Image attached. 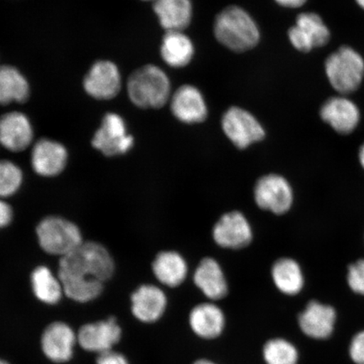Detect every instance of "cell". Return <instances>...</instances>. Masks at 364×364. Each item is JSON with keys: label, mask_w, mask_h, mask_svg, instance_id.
Returning <instances> with one entry per match:
<instances>
[{"label": "cell", "mask_w": 364, "mask_h": 364, "mask_svg": "<svg viewBox=\"0 0 364 364\" xmlns=\"http://www.w3.org/2000/svg\"><path fill=\"white\" fill-rule=\"evenodd\" d=\"M115 264L102 245L88 241L62 257L58 279L63 294L78 303H88L99 297L105 282L111 279Z\"/></svg>", "instance_id": "obj_1"}, {"label": "cell", "mask_w": 364, "mask_h": 364, "mask_svg": "<svg viewBox=\"0 0 364 364\" xmlns=\"http://www.w3.org/2000/svg\"><path fill=\"white\" fill-rule=\"evenodd\" d=\"M213 31L218 42L236 53L249 51L260 42L257 23L239 6L226 7L218 13Z\"/></svg>", "instance_id": "obj_2"}, {"label": "cell", "mask_w": 364, "mask_h": 364, "mask_svg": "<svg viewBox=\"0 0 364 364\" xmlns=\"http://www.w3.org/2000/svg\"><path fill=\"white\" fill-rule=\"evenodd\" d=\"M171 81L161 68L148 65L138 68L127 80V93L135 106L161 108L171 98Z\"/></svg>", "instance_id": "obj_3"}, {"label": "cell", "mask_w": 364, "mask_h": 364, "mask_svg": "<svg viewBox=\"0 0 364 364\" xmlns=\"http://www.w3.org/2000/svg\"><path fill=\"white\" fill-rule=\"evenodd\" d=\"M325 70L332 88L343 95L351 94L364 79V59L356 50L343 46L327 58Z\"/></svg>", "instance_id": "obj_4"}, {"label": "cell", "mask_w": 364, "mask_h": 364, "mask_svg": "<svg viewBox=\"0 0 364 364\" xmlns=\"http://www.w3.org/2000/svg\"><path fill=\"white\" fill-rule=\"evenodd\" d=\"M39 244L46 252L65 257L83 243L79 227L65 218L49 216L36 227Z\"/></svg>", "instance_id": "obj_5"}, {"label": "cell", "mask_w": 364, "mask_h": 364, "mask_svg": "<svg viewBox=\"0 0 364 364\" xmlns=\"http://www.w3.org/2000/svg\"><path fill=\"white\" fill-rule=\"evenodd\" d=\"M78 346L86 353L103 354L115 350L122 338V329L117 318L86 323L77 331Z\"/></svg>", "instance_id": "obj_6"}, {"label": "cell", "mask_w": 364, "mask_h": 364, "mask_svg": "<svg viewBox=\"0 0 364 364\" xmlns=\"http://www.w3.org/2000/svg\"><path fill=\"white\" fill-rule=\"evenodd\" d=\"M40 347L44 357L53 363L70 362L79 347L77 331L66 322L50 323L41 335Z\"/></svg>", "instance_id": "obj_7"}, {"label": "cell", "mask_w": 364, "mask_h": 364, "mask_svg": "<svg viewBox=\"0 0 364 364\" xmlns=\"http://www.w3.org/2000/svg\"><path fill=\"white\" fill-rule=\"evenodd\" d=\"M222 127L228 139L241 149L259 142L266 135L257 118L238 107L228 109L223 116Z\"/></svg>", "instance_id": "obj_8"}, {"label": "cell", "mask_w": 364, "mask_h": 364, "mask_svg": "<svg viewBox=\"0 0 364 364\" xmlns=\"http://www.w3.org/2000/svg\"><path fill=\"white\" fill-rule=\"evenodd\" d=\"M288 35L291 44L302 53H309L314 48H321L328 43L331 39L328 26L318 14L312 12L300 14Z\"/></svg>", "instance_id": "obj_9"}, {"label": "cell", "mask_w": 364, "mask_h": 364, "mask_svg": "<svg viewBox=\"0 0 364 364\" xmlns=\"http://www.w3.org/2000/svg\"><path fill=\"white\" fill-rule=\"evenodd\" d=\"M255 199L259 208L284 215L292 206L294 194L288 181L279 175H267L257 182Z\"/></svg>", "instance_id": "obj_10"}, {"label": "cell", "mask_w": 364, "mask_h": 364, "mask_svg": "<svg viewBox=\"0 0 364 364\" xmlns=\"http://www.w3.org/2000/svg\"><path fill=\"white\" fill-rule=\"evenodd\" d=\"M133 144V136L127 134L124 120L116 113H108L104 117L102 126L92 139L94 148L107 156L124 154Z\"/></svg>", "instance_id": "obj_11"}, {"label": "cell", "mask_w": 364, "mask_h": 364, "mask_svg": "<svg viewBox=\"0 0 364 364\" xmlns=\"http://www.w3.org/2000/svg\"><path fill=\"white\" fill-rule=\"evenodd\" d=\"M213 239L221 247L241 249L252 242L253 234L247 218L238 211L225 213L216 223Z\"/></svg>", "instance_id": "obj_12"}, {"label": "cell", "mask_w": 364, "mask_h": 364, "mask_svg": "<svg viewBox=\"0 0 364 364\" xmlns=\"http://www.w3.org/2000/svg\"><path fill=\"white\" fill-rule=\"evenodd\" d=\"M121 75L116 65L110 61H99L91 67L84 80L86 92L95 99L111 100L121 90Z\"/></svg>", "instance_id": "obj_13"}, {"label": "cell", "mask_w": 364, "mask_h": 364, "mask_svg": "<svg viewBox=\"0 0 364 364\" xmlns=\"http://www.w3.org/2000/svg\"><path fill=\"white\" fill-rule=\"evenodd\" d=\"M173 115L188 124H200L206 120L208 107L200 90L191 85L181 86L171 99Z\"/></svg>", "instance_id": "obj_14"}, {"label": "cell", "mask_w": 364, "mask_h": 364, "mask_svg": "<svg viewBox=\"0 0 364 364\" xmlns=\"http://www.w3.org/2000/svg\"><path fill=\"white\" fill-rule=\"evenodd\" d=\"M320 114L322 120L341 134H349L356 129L361 117L357 105L344 95L327 100Z\"/></svg>", "instance_id": "obj_15"}, {"label": "cell", "mask_w": 364, "mask_h": 364, "mask_svg": "<svg viewBox=\"0 0 364 364\" xmlns=\"http://www.w3.org/2000/svg\"><path fill=\"white\" fill-rule=\"evenodd\" d=\"M167 307L165 293L154 285H142L131 295V311L140 322L152 324L161 318Z\"/></svg>", "instance_id": "obj_16"}, {"label": "cell", "mask_w": 364, "mask_h": 364, "mask_svg": "<svg viewBox=\"0 0 364 364\" xmlns=\"http://www.w3.org/2000/svg\"><path fill=\"white\" fill-rule=\"evenodd\" d=\"M33 138V127L24 114L17 112L0 117V143L13 152L26 149Z\"/></svg>", "instance_id": "obj_17"}, {"label": "cell", "mask_w": 364, "mask_h": 364, "mask_svg": "<svg viewBox=\"0 0 364 364\" xmlns=\"http://www.w3.org/2000/svg\"><path fill=\"white\" fill-rule=\"evenodd\" d=\"M336 317L333 308L317 301H311L300 314L299 325L309 338L326 339L333 331Z\"/></svg>", "instance_id": "obj_18"}, {"label": "cell", "mask_w": 364, "mask_h": 364, "mask_svg": "<svg viewBox=\"0 0 364 364\" xmlns=\"http://www.w3.org/2000/svg\"><path fill=\"white\" fill-rule=\"evenodd\" d=\"M67 159L65 147L48 139L38 141L31 154L34 171L44 176H54L61 173L66 166Z\"/></svg>", "instance_id": "obj_19"}, {"label": "cell", "mask_w": 364, "mask_h": 364, "mask_svg": "<svg viewBox=\"0 0 364 364\" xmlns=\"http://www.w3.org/2000/svg\"><path fill=\"white\" fill-rule=\"evenodd\" d=\"M225 324V314L215 304H199L190 312V328L200 338H218L224 332Z\"/></svg>", "instance_id": "obj_20"}, {"label": "cell", "mask_w": 364, "mask_h": 364, "mask_svg": "<svg viewBox=\"0 0 364 364\" xmlns=\"http://www.w3.org/2000/svg\"><path fill=\"white\" fill-rule=\"evenodd\" d=\"M193 280L195 285L213 301L224 299L228 294L224 272L215 259L204 258L194 273Z\"/></svg>", "instance_id": "obj_21"}, {"label": "cell", "mask_w": 364, "mask_h": 364, "mask_svg": "<svg viewBox=\"0 0 364 364\" xmlns=\"http://www.w3.org/2000/svg\"><path fill=\"white\" fill-rule=\"evenodd\" d=\"M154 11L166 31H183L192 21L191 0H154Z\"/></svg>", "instance_id": "obj_22"}, {"label": "cell", "mask_w": 364, "mask_h": 364, "mask_svg": "<svg viewBox=\"0 0 364 364\" xmlns=\"http://www.w3.org/2000/svg\"><path fill=\"white\" fill-rule=\"evenodd\" d=\"M161 54L167 65L183 68L192 61L194 46L183 31H166L163 38Z\"/></svg>", "instance_id": "obj_23"}, {"label": "cell", "mask_w": 364, "mask_h": 364, "mask_svg": "<svg viewBox=\"0 0 364 364\" xmlns=\"http://www.w3.org/2000/svg\"><path fill=\"white\" fill-rule=\"evenodd\" d=\"M153 272L164 285L175 288L181 285L188 275V265L184 258L176 252H163L153 262Z\"/></svg>", "instance_id": "obj_24"}, {"label": "cell", "mask_w": 364, "mask_h": 364, "mask_svg": "<svg viewBox=\"0 0 364 364\" xmlns=\"http://www.w3.org/2000/svg\"><path fill=\"white\" fill-rule=\"evenodd\" d=\"M30 95L28 82L15 67H0V104L25 102Z\"/></svg>", "instance_id": "obj_25"}, {"label": "cell", "mask_w": 364, "mask_h": 364, "mask_svg": "<svg viewBox=\"0 0 364 364\" xmlns=\"http://www.w3.org/2000/svg\"><path fill=\"white\" fill-rule=\"evenodd\" d=\"M273 282L280 292L287 295H296L302 290L304 276L298 262L293 259L282 258L272 268Z\"/></svg>", "instance_id": "obj_26"}, {"label": "cell", "mask_w": 364, "mask_h": 364, "mask_svg": "<svg viewBox=\"0 0 364 364\" xmlns=\"http://www.w3.org/2000/svg\"><path fill=\"white\" fill-rule=\"evenodd\" d=\"M31 279L33 293L41 302L54 306L60 301L65 294L61 282L53 275L49 268L43 266L36 267Z\"/></svg>", "instance_id": "obj_27"}, {"label": "cell", "mask_w": 364, "mask_h": 364, "mask_svg": "<svg viewBox=\"0 0 364 364\" xmlns=\"http://www.w3.org/2000/svg\"><path fill=\"white\" fill-rule=\"evenodd\" d=\"M267 364H298L299 352L290 341L284 338L268 340L262 349Z\"/></svg>", "instance_id": "obj_28"}, {"label": "cell", "mask_w": 364, "mask_h": 364, "mask_svg": "<svg viewBox=\"0 0 364 364\" xmlns=\"http://www.w3.org/2000/svg\"><path fill=\"white\" fill-rule=\"evenodd\" d=\"M22 177V171L16 164L0 161V197L15 193L20 188Z\"/></svg>", "instance_id": "obj_29"}, {"label": "cell", "mask_w": 364, "mask_h": 364, "mask_svg": "<svg viewBox=\"0 0 364 364\" xmlns=\"http://www.w3.org/2000/svg\"><path fill=\"white\" fill-rule=\"evenodd\" d=\"M348 282L355 293L364 295V260L358 261L349 267Z\"/></svg>", "instance_id": "obj_30"}, {"label": "cell", "mask_w": 364, "mask_h": 364, "mask_svg": "<svg viewBox=\"0 0 364 364\" xmlns=\"http://www.w3.org/2000/svg\"><path fill=\"white\" fill-rule=\"evenodd\" d=\"M350 356L357 364H364V331L354 336L350 346Z\"/></svg>", "instance_id": "obj_31"}, {"label": "cell", "mask_w": 364, "mask_h": 364, "mask_svg": "<svg viewBox=\"0 0 364 364\" xmlns=\"http://www.w3.org/2000/svg\"><path fill=\"white\" fill-rule=\"evenodd\" d=\"M97 364H130L124 354L112 350V351L98 355Z\"/></svg>", "instance_id": "obj_32"}, {"label": "cell", "mask_w": 364, "mask_h": 364, "mask_svg": "<svg viewBox=\"0 0 364 364\" xmlns=\"http://www.w3.org/2000/svg\"><path fill=\"white\" fill-rule=\"evenodd\" d=\"M12 217L13 212L10 205L0 200V228L10 224Z\"/></svg>", "instance_id": "obj_33"}, {"label": "cell", "mask_w": 364, "mask_h": 364, "mask_svg": "<svg viewBox=\"0 0 364 364\" xmlns=\"http://www.w3.org/2000/svg\"><path fill=\"white\" fill-rule=\"evenodd\" d=\"M280 6L287 8H299L304 6L308 0H275Z\"/></svg>", "instance_id": "obj_34"}, {"label": "cell", "mask_w": 364, "mask_h": 364, "mask_svg": "<svg viewBox=\"0 0 364 364\" xmlns=\"http://www.w3.org/2000/svg\"><path fill=\"white\" fill-rule=\"evenodd\" d=\"M192 364H217V363H215V362H213L211 360H208V359H206V358H201V359H198L197 361H195Z\"/></svg>", "instance_id": "obj_35"}, {"label": "cell", "mask_w": 364, "mask_h": 364, "mask_svg": "<svg viewBox=\"0 0 364 364\" xmlns=\"http://www.w3.org/2000/svg\"><path fill=\"white\" fill-rule=\"evenodd\" d=\"M359 161H360L361 165L364 168V144L359 150Z\"/></svg>", "instance_id": "obj_36"}, {"label": "cell", "mask_w": 364, "mask_h": 364, "mask_svg": "<svg viewBox=\"0 0 364 364\" xmlns=\"http://www.w3.org/2000/svg\"><path fill=\"white\" fill-rule=\"evenodd\" d=\"M359 7H361L364 11V0H356Z\"/></svg>", "instance_id": "obj_37"}, {"label": "cell", "mask_w": 364, "mask_h": 364, "mask_svg": "<svg viewBox=\"0 0 364 364\" xmlns=\"http://www.w3.org/2000/svg\"><path fill=\"white\" fill-rule=\"evenodd\" d=\"M0 364H11L6 359L0 358Z\"/></svg>", "instance_id": "obj_38"}, {"label": "cell", "mask_w": 364, "mask_h": 364, "mask_svg": "<svg viewBox=\"0 0 364 364\" xmlns=\"http://www.w3.org/2000/svg\"><path fill=\"white\" fill-rule=\"evenodd\" d=\"M144 1H149V0H144Z\"/></svg>", "instance_id": "obj_39"}]
</instances>
